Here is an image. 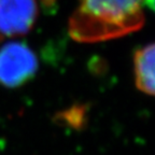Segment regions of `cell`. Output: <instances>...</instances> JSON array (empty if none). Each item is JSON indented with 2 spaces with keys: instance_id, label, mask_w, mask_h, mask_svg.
<instances>
[{
  "instance_id": "7a4b0ae2",
  "label": "cell",
  "mask_w": 155,
  "mask_h": 155,
  "mask_svg": "<svg viewBox=\"0 0 155 155\" xmlns=\"http://www.w3.org/2000/svg\"><path fill=\"white\" fill-rule=\"evenodd\" d=\"M38 68L34 52L19 42H11L0 48V84L17 87L32 79Z\"/></svg>"
},
{
  "instance_id": "6da1fadb",
  "label": "cell",
  "mask_w": 155,
  "mask_h": 155,
  "mask_svg": "<svg viewBox=\"0 0 155 155\" xmlns=\"http://www.w3.org/2000/svg\"><path fill=\"white\" fill-rule=\"evenodd\" d=\"M154 0H79L69 22V32L80 42H98L138 30L144 23L143 9Z\"/></svg>"
},
{
  "instance_id": "3957f363",
  "label": "cell",
  "mask_w": 155,
  "mask_h": 155,
  "mask_svg": "<svg viewBox=\"0 0 155 155\" xmlns=\"http://www.w3.org/2000/svg\"><path fill=\"white\" fill-rule=\"evenodd\" d=\"M37 14L36 0H0V35L14 37L27 34Z\"/></svg>"
},
{
  "instance_id": "277c9868",
  "label": "cell",
  "mask_w": 155,
  "mask_h": 155,
  "mask_svg": "<svg viewBox=\"0 0 155 155\" xmlns=\"http://www.w3.org/2000/svg\"><path fill=\"white\" fill-rule=\"evenodd\" d=\"M136 86L142 93L154 95V44L139 48L134 56Z\"/></svg>"
}]
</instances>
